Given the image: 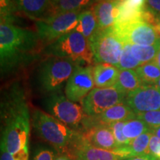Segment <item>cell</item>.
<instances>
[{"mask_svg":"<svg viewBox=\"0 0 160 160\" xmlns=\"http://www.w3.org/2000/svg\"><path fill=\"white\" fill-rule=\"evenodd\" d=\"M42 43L37 33L1 21V75L10 74L34 62L39 57Z\"/></svg>","mask_w":160,"mask_h":160,"instance_id":"6da1fadb","label":"cell"},{"mask_svg":"<svg viewBox=\"0 0 160 160\" xmlns=\"http://www.w3.org/2000/svg\"><path fill=\"white\" fill-rule=\"evenodd\" d=\"M3 124L1 146L11 154L28 145L30 113L23 90L18 85L11 86L4 94L1 104Z\"/></svg>","mask_w":160,"mask_h":160,"instance_id":"7a4b0ae2","label":"cell"},{"mask_svg":"<svg viewBox=\"0 0 160 160\" xmlns=\"http://www.w3.org/2000/svg\"><path fill=\"white\" fill-rule=\"evenodd\" d=\"M32 124L38 136L57 150L58 154L71 157L81 132L74 131L54 117L40 109H35Z\"/></svg>","mask_w":160,"mask_h":160,"instance_id":"3957f363","label":"cell"},{"mask_svg":"<svg viewBox=\"0 0 160 160\" xmlns=\"http://www.w3.org/2000/svg\"><path fill=\"white\" fill-rule=\"evenodd\" d=\"M79 65L67 58L51 57L41 62L38 68L37 82L39 87L48 94L62 92Z\"/></svg>","mask_w":160,"mask_h":160,"instance_id":"277c9868","label":"cell"},{"mask_svg":"<svg viewBox=\"0 0 160 160\" xmlns=\"http://www.w3.org/2000/svg\"><path fill=\"white\" fill-rule=\"evenodd\" d=\"M45 52L51 57L70 59L80 65H89L94 60L89 41L75 30L50 43Z\"/></svg>","mask_w":160,"mask_h":160,"instance_id":"5b68a950","label":"cell"},{"mask_svg":"<svg viewBox=\"0 0 160 160\" xmlns=\"http://www.w3.org/2000/svg\"><path fill=\"white\" fill-rule=\"evenodd\" d=\"M43 105L49 114L79 131L78 128L85 116L82 105L69 100L62 92L48 94L43 100Z\"/></svg>","mask_w":160,"mask_h":160,"instance_id":"8992f818","label":"cell"},{"mask_svg":"<svg viewBox=\"0 0 160 160\" xmlns=\"http://www.w3.org/2000/svg\"><path fill=\"white\" fill-rule=\"evenodd\" d=\"M90 46L97 63H108L117 66L119 62L124 43L113 28L100 30L89 40Z\"/></svg>","mask_w":160,"mask_h":160,"instance_id":"52a82bcc","label":"cell"},{"mask_svg":"<svg viewBox=\"0 0 160 160\" xmlns=\"http://www.w3.org/2000/svg\"><path fill=\"white\" fill-rule=\"evenodd\" d=\"M82 11L55 13L36 22L37 33L45 42H53L62 36L76 29L80 13Z\"/></svg>","mask_w":160,"mask_h":160,"instance_id":"ba28073f","label":"cell"},{"mask_svg":"<svg viewBox=\"0 0 160 160\" xmlns=\"http://www.w3.org/2000/svg\"><path fill=\"white\" fill-rule=\"evenodd\" d=\"M126 96L115 87L95 88L81 102L84 113L97 117L110 108L125 102Z\"/></svg>","mask_w":160,"mask_h":160,"instance_id":"9c48e42d","label":"cell"},{"mask_svg":"<svg viewBox=\"0 0 160 160\" xmlns=\"http://www.w3.org/2000/svg\"><path fill=\"white\" fill-rule=\"evenodd\" d=\"M113 28L124 44L153 45L160 43V37L155 28L142 20L115 25Z\"/></svg>","mask_w":160,"mask_h":160,"instance_id":"30bf717a","label":"cell"},{"mask_svg":"<svg viewBox=\"0 0 160 160\" xmlns=\"http://www.w3.org/2000/svg\"><path fill=\"white\" fill-rule=\"evenodd\" d=\"M95 86L93 66L79 65L65 86V96L73 102H82Z\"/></svg>","mask_w":160,"mask_h":160,"instance_id":"8fae6325","label":"cell"},{"mask_svg":"<svg viewBox=\"0 0 160 160\" xmlns=\"http://www.w3.org/2000/svg\"><path fill=\"white\" fill-rule=\"evenodd\" d=\"M124 103L137 114L160 110V89L156 85H143L127 94Z\"/></svg>","mask_w":160,"mask_h":160,"instance_id":"7c38bea8","label":"cell"},{"mask_svg":"<svg viewBox=\"0 0 160 160\" xmlns=\"http://www.w3.org/2000/svg\"><path fill=\"white\" fill-rule=\"evenodd\" d=\"M91 145L106 151H114L118 145L109 125H99L80 131Z\"/></svg>","mask_w":160,"mask_h":160,"instance_id":"4fadbf2b","label":"cell"},{"mask_svg":"<svg viewBox=\"0 0 160 160\" xmlns=\"http://www.w3.org/2000/svg\"><path fill=\"white\" fill-rule=\"evenodd\" d=\"M71 159L73 160H122V158L113 151L100 149L91 145L82 134L73 150Z\"/></svg>","mask_w":160,"mask_h":160,"instance_id":"5bb4252c","label":"cell"},{"mask_svg":"<svg viewBox=\"0 0 160 160\" xmlns=\"http://www.w3.org/2000/svg\"><path fill=\"white\" fill-rule=\"evenodd\" d=\"M16 8L32 19L41 20L54 13L51 0H13Z\"/></svg>","mask_w":160,"mask_h":160,"instance_id":"9a60e30c","label":"cell"},{"mask_svg":"<svg viewBox=\"0 0 160 160\" xmlns=\"http://www.w3.org/2000/svg\"><path fill=\"white\" fill-rule=\"evenodd\" d=\"M99 29L105 30L114 26L119 17V0H100L93 6Z\"/></svg>","mask_w":160,"mask_h":160,"instance_id":"2e32d148","label":"cell"},{"mask_svg":"<svg viewBox=\"0 0 160 160\" xmlns=\"http://www.w3.org/2000/svg\"><path fill=\"white\" fill-rule=\"evenodd\" d=\"M137 118V113L125 103L116 105L106 110L102 113L97 117H91V125H111L117 122L128 121Z\"/></svg>","mask_w":160,"mask_h":160,"instance_id":"e0dca14e","label":"cell"},{"mask_svg":"<svg viewBox=\"0 0 160 160\" xmlns=\"http://www.w3.org/2000/svg\"><path fill=\"white\" fill-rule=\"evenodd\" d=\"M120 70L108 63H97L93 67V76L97 88L114 87Z\"/></svg>","mask_w":160,"mask_h":160,"instance_id":"ac0fdd59","label":"cell"},{"mask_svg":"<svg viewBox=\"0 0 160 160\" xmlns=\"http://www.w3.org/2000/svg\"><path fill=\"white\" fill-rule=\"evenodd\" d=\"M152 134V132L143 133L132 140L128 145L119 148L113 152L122 158V159L125 158L149 154L148 147Z\"/></svg>","mask_w":160,"mask_h":160,"instance_id":"d6986e66","label":"cell"},{"mask_svg":"<svg viewBox=\"0 0 160 160\" xmlns=\"http://www.w3.org/2000/svg\"><path fill=\"white\" fill-rule=\"evenodd\" d=\"M75 31L81 33L88 41L97 33L99 26L93 10H86L80 13Z\"/></svg>","mask_w":160,"mask_h":160,"instance_id":"ffe728a7","label":"cell"},{"mask_svg":"<svg viewBox=\"0 0 160 160\" xmlns=\"http://www.w3.org/2000/svg\"><path fill=\"white\" fill-rule=\"evenodd\" d=\"M143 85L139 76L133 70H122L119 71V77L114 87L125 94L135 91Z\"/></svg>","mask_w":160,"mask_h":160,"instance_id":"44dd1931","label":"cell"},{"mask_svg":"<svg viewBox=\"0 0 160 160\" xmlns=\"http://www.w3.org/2000/svg\"><path fill=\"white\" fill-rule=\"evenodd\" d=\"M136 72L143 85H155L160 78V68L153 61L141 65Z\"/></svg>","mask_w":160,"mask_h":160,"instance_id":"7402d4cb","label":"cell"},{"mask_svg":"<svg viewBox=\"0 0 160 160\" xmlns=\"http://www.w3.org/2000/svg\"><path fill=\"white\" fill-rule=\"evenodd\" d=\"M148 132H152V129L142 120L137 118L125 121L123 128L124 135L131 142L140 135Z\"/></svg>","mask_w":160,"mask_h":160,"instance_id":"603a6c76","label":"cell"},{"mask_svg":"<svg viewBox=\"0 0 160 160\" xmlns=\"http://www.w3.org/2000/svg\"><path fill=\"white\" fill-rule=\"evenodd\" d=\"M160 50V43L153 45H131V52L142 64L153 61Z\"/></svg>","mask_w":160,"mask_h":160,"instance_id":"cb8c5ba5","label":"cell"},{"mask_svg":"<svg viewBox=\"0 0 160 160\" xmlns=\"http://www.w3.org/2000/svg\"><path fill=\"white\" fill-rule=\"evenodd\" d=\"M55 13L68 12L82 10V8L93 4V0H56L52 2Z\"/></svg>","mask_w":160,"mask_h":160,"instance_id":"d4e9b609","label":"cell"},{"mask_svg":"<svg viewBox=\"0 0 160 160\" xmlns=\"http://www.w3.org/2000/svg\"><path fill=\"white\" fill-rule=\"evenodd\" d=\"M142 65L139 60L136 59L132 54L131 45L124 44L122 52L120 57L119 62L117 67L120 71L122 70H133L137 69L140 65Z\"/></svg>","mask_w":160,"mask_h":160,"instance_id":"484cf974","label":"cell"},{"mask_svg":"<svg viewBox=\"0 0 160 160\" xmlns=\"http://www.w3.org/2000/svg\"><path fill=\"white\" fill-rule=\"evenodd\" d=\"M17 11L13 0H0L1 21L13 23L15 20L14 13Z\"/></svg>","mask_w":160,"mask_h":160,"instance_id":"4316f807","label":"cell"},{"mask_svg":"<svg viewBox=\"0 0 160 160\" xmlns=\"http://www.w3.org/2000/svg\"><path fill=\"white\" fill-rule=\"evenodd\" d=\"M125 121L122 122H117L112 123L109 125L110 128H111L112 131H113V136L117 142L118 148H119L125 147V146L128 145L131 142L128 139H127L125 137L123 133V128L125 125Z\"/></svg>","mask_w":160,"mask_h":160,"instance_id":"83f0119b","label":"cell"},{"mask_svg":"<svg viewBox=\"0 0 160 160\" xmlns=\"http://www.w3.org/2000/svg\"><path fill=\"white\" fill-rule=\"evenodd\" d=\"M137 118L142 120L151 129L160 127V110L139 113L137 114Z\"/></svg>","mask_w":160,"mask_h":160,"instance_id":"f1b7e54d","label":"cell"},{"mask_svg":"<svg viewBox=\"0 0 160 160\" xmlns=\"http://www.w3.org/2000/svg\"><path fill=\"white\" fill-rule=\"evenodd\" d=\"M149 154L158 160H160V139L152 134L149 142Z\"/></svg>","mask_w":160,"mask_h":160,"instance_id":"f546056e","label":"cell"},{"mask_svg":"<svg viewBox=\"0 0 160 160\" xmlns=\"http://www.w3.org/2000/svg\"><path fill=\"white\" fill-rule=\"evenodd\" d=\"M56 156L54 151L48 148L39 149L35 153L33 160H54Z\"/></svg>","mask_w":160,"mask_h":160,"instance_id":"4dcf8cb0","label":"cell"},{"mask_svg":"<svg viewBox=\"0 0 160 160\" xmlns=\"http://www.w3.org/2000/svg\"><path fill=\"white\" fill-rule=\"evenodd\" d=\"M146 10L160 18V0H146Z\"/></svg>","mask_w":160,"mask_h":160,"instance_id":"1f68e13d","label":"cell"},{"mask_svg":"<svg viewBox=\"0 0 160 160\" xmlns=\"http://www.w3.org/2000/svg\"><path fill=\"white\" fill-rule=\"evenodd\" d=\"M13 157L15 158V160H28L29 159V151H28V145L25 146L22 150H21L19 152L13 154Z\"/></svg>","mask_w":160,"mask_h":160,"instance_id":"d6a6232c","label":"cell"},{"mask_svg":"<svg viewBox=\"0 0 160 160\" xmlns=\"http://www.w3.org/2000/svg\"><path fill=\"white\" fill-rule=\"evenodd\" d=\"M1 160H15V158L5 148L1 146Z\"/></svg>","mask_w":160,"mask_h":160,"instance_id":"836d02e7","label":"cell"},{"mask_svg":"<svg viewBox=\"0 0 160 160\" xmlns=\"http://www.w3.org/2000/svg\"><path fill=\"white\" fill-rule=\"evenodd\" d=\"M122 160H158L153 157V156L147 154L143 156H138V157H133L129 158H125Z\"/></svg>","mask_w":160,"mask_h":160,"instance_id":"e575fe53","label":"cell"},{"mask_svg":"<svg viewBox=\"0 0 160 160\" xmlns=\"http://www.w3.org/2000/svg\"><path fill=\"white\" fill-rule=\"evenodd\" d=\"M54 160H73L71 157L65 154H57Z\"/></svg>","mask_w":160,"mask_h":160,"instance_id":"d590c367","label":"cell"},{"mask_svg":"<svg viewBox=\"0 0 160 160\" xmlns=\"http://www.w3.org/2000/svg\"><path fill=\"white\" fill-rule=\"evenodd\" d=\"M153 62L160 68V50L158 52V53L157 54V56H156L155 59H153Z\"/></svg>","mask_w":160,"mask_h":160,"instance_id":"8d00e7d4","label":"cell"},{"mask_svg":"<svg viewBox=\"0 0 160 160\" xmlns=\"http://www.w3.org/2000/svg\"><path fill=\"white\" fill-rule=\"evenodd\" d=\"M152 133L154 134L155 136H157L158 138L160 139V127L157 128L152 129Z\"/></svg>","mask_w":160,"mask_h":160,"instance_id":"74e56055","label":"cell"},{"mask_svg":"<svg viewBox=\"0 0 160 160\" xmlns=\"http://www.w3.org/2000/svg\"><path fill=\"white\" fill-rule=\"evenodd\" d=\"M154 28H156V30H157L158 34H159V37H160V18H159V20H158V22H157V25H155Z\"/></svg>","mask_w":160,"mask_h":160,"instance_id":"f35d334b","label":"cell"},{"mask_svg":"<svg viewBox=\"0 0 160 160\" xmlns=\"http://www.w3.org/2000/svg\"><path fill=\"white\" fill-rule=\"evenodd\" d=\"M155 85L157 86V87L158 88L160 89V78H159V80H158V81H157V84H156Z\"/></svg>","mask_w":160,"mask_h":160,"instance_id":"ab89813d","label":"cell"},{"mask_svg":"<svg viewBox=\"0 0 160 160\" xmlns=\"http://www.w3.org/2000/svg\"><path fill=\"white\" fill-rule=\"evenodd\" d=\"M99 1H100V0H93V3H97Z\"/></svg>","mask_w":160,"mask_h":160,"instance_id":"60d3db41","label":"cell"},{"mask_svg":"<svg viewBox=\"0 0 160 160\" xmlns=\"http://www.w3.org/2000/svg\"><path fill=\"white\" fill-rule=\"evenodd\" d=\"M51 1H52V2H53V1H56V0H51Z\"/></svg>","mask_w":160,"mask_h":160,"instance_id":"b9f144b4","label":"cell"}]
</instances>
